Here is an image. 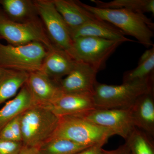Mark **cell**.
I'll return each mask as SVG.
<instances>
[{"label": "cell", "mask_w": 154, "mask_h": 154, "mask_svg": "<svg viewBox=\"0 0 154 154\" xmlns=\"http://www.w3.org/2000/svg\"><path fill=\"white\" fill-rule=\"evenodd\" d=\"M114 135L109 130L99 126L79 116L59 117L52 137L63 138L85 146L106 142Z\"/></svg>", "instance_id": "cell-4"}, {"label": "cell", "mask_w": 154, "mask_h": 154, "mask_svg": "<svg viewBox=\"0 0 154 154\" xmlns=\"http://www.w3.org/2000/svg\"><path fill=\"white\" fill-rule=\"evenodd\" d=\"M0 139L7 141H17L11 128L8 124L4 127L0 131Z\"/></svg>", "instance_id": "cell-27"}, {"label": "cell", "mask_w": 154, "mask_h": 154, "mask_svg": "<svg viewBox=\"0 0 154 154\" xmlns=\"http://www.w3.org/2000/svg\"><path fill=\"white\" fill-rule=\"evenodd\" d=\"M69 30L72 39L90 36L123 42L133 41L125 37V34L118 28L99 19Z\"/></svg>", "instance_id": "cell-14"}, {"label": "cell", "mask_w": 154, "mask_h": 154, "mask_svg": "<svg viewBox=\"0 0 154 154\" xmlns=\"http://www.w3.org/2000/svg\"><path fill=\"white\" fill-rule=\"evenodd\" d=\"M18 154H40L37 147L23 146Z\"/></svg>", "instance_id": "cell-29"}, {"label": "cell", "mask_w": 154, "mask_h": 154, "mask_svg": "<svg viewBox=\"0 0 154 154\" xmlns=\"http://www.w3.org/2000/svg\"><path fill=\"white\" fill-rule=\"evenodd\" d=\"M38 17L52 44L69 54L73 40L69 28L52 0H34Z\"/></svg>", "instance_id": "cell-8"}, {"label": "cell", "mask_w": 154, "mask_h": 154, "mask_svg": "<svg viewBox=\"0 0 154 154\" xmlns=\"http://www.w3.org/2000/svg\"><path fill=\"white\" fill-rule=\"evenodd\" d=\"M69 54L75 60L89 65L98 72L105 68L108 59L123 42L97 37L72 39Z\"/></svg>", "instance_id": "cell-7"}, {"label": "cell", "mask_w": 154, "mask_h": 154, "mask_svg": "<svg viewBox=\"0 0 154 154\" xmlns=\"http://www.w3.org/2000/svg\"><path fill=\"white\" fill-rule=\"evenodd\" d=\"M81 6L97 18L108 22L125 35L136 38L146 48L154 46V24L145 14L124 9H102L86 5L79 1Z\"/></svg>", "instance_id": "cell-1"}, {"label": "cell", "mask_w": 154, "mask_h": 154, "mask_svg": "<svg viewBox=\"0 0 154 154\" xmlns=\"http://www.w3.org/2000/svg\"><path fill=\"white\" fill-rule=\"evenodd\" d=\"M154 77V46L143 53L136 68L123 75V83L146 79Z\"/></svg>", "instance_id": "cell-20"}, {"label": "cell", "mask_w": 154, "mask_h": 154, "mask_svg": "<svg viewBox=\"0 0 154 154\" xmlns=\"http://www.w3.org/2000/svg\"><path fill=\"white\" fill-rule=\"evenodd\" d=\"M58 12L66 22L69 29L81 25L99 18L84 8L79 1L52 0Z\"/></svg>", "instance_id": "cell-16"}, {"label": "cell", "mask_w": 154, "mask_h": 154, "mask_svg": "<svg viewBox=\"0 0 154 154\" xmlns=\"http://www.w3.org/2000/svg\"><path fill=\"white\" fill-rule=\"evenodd\" d=\"M28 76L27 72L0 69V105L16 96Z\"/></svg>", "instance_id": "cell-19"}, {"label": "cell", "mask_w": 154, "mask_h": 154, "mask_svg": "<svg viewBox=\"0 0 154 154\" xmlns=\"http://www.w3.org/2000/svg\"><path fill=\"white\" fill-rule=\"evenodd\" d=\"M26 84L34 105L48 107L63 94L59 82L39 71L29 73Z\"/></svg>", "instance_id": "cell-11"}, {"label": "cell", "mask_w": 154, "mask_h": 154, "mask_svg": "<svg viewBox=\"0 0 154 154\" xmlns=\"http://www.w3.org/2000/svg\"><path fill=\"white\" fill-rule=\"evenodd\" d=\"M99 126L105 128L126 140L135 127L131 108L97 109L79 116Z\"/></svg>", "instance_id": "cell-9"}, {"label": "cell", "mask_w": 154, "mask_h": 154, "mask_svg": "<svg viewBox=\"0 0 154 154\" xmlns=\"http://www.w3.org/2000/svg\"><path fill=\"white\" fill-rule=\"evenodd\" d=\"M20 121L24 146L38 148L53 136L59 117L48 107L33 105L20 115Z\"/></svg>", "instance_id": "cell-3"}, {"label": "cell", "mask_w": 154, "mask_h": 154, "mask_svg": "<svg viewBox=\"0 0 154 154\" xmlns=\"http://www.w3.org/2000/svg\"><path fill=\"white\" fill-rule=\"evenodd\" d=\"M154 77L118 85L97 82L93 94L96 108H131L140 96L154 90Z\"/></svg>", "instance_id": "cell-2"}, {"label": "cell", "mask_w": 154, "mask_h": 154, "mask_svg": "<svg viewBox=\"0 0 154 154\" xmlns=\"http://www.w3.org/2000/svg\"><path fill=\"white\" fill-rule=\"evenodd\" d=\"M33 103L29 88L25 84L16 96L0 109V131L12 119L33 106Z\"/></svg>", "instance_id": "cell-17"}, {"label": "cell", "mask_w": 154, "mask_h": 154, "mask_svg": "<svg viewBox=\"0 0 154 154\" xmlns=\"http://www.w3.org/2000/svg\"><path fill=\"white\" fill-rule=\"evenodd\" d=\"M48 108L59 117L85 115L96 109L93 94L63 93Z\"/></svg>", "instance_id": "cell-12"}, {"label": "cell", "mask_w": 154, "mask_h": 154, "mask_svg": "<svg viewBox=\"0 0 154 154\" xmlns=\"http://www.w3.org/2000/svg\"><path fill=\"white\" fill-rule=\"evenodd\" d=\"M102 142L88 146L76 154H102L103 146L107 143Z\"/></svg>", "instance_id": "cell-26"}, {"label": "cell", "mask_w": 154, "mask_h": 154, "mask_svg": "<svg viewBox=\"0 0 154 154\" xmlns=\"http://www.w3.org/2000/svg\"><path fill=\"white\" fill-rule=\"evenodd\" d=\"M102 154H130L129 151L125 144L113 150H105L103 149Z\"/></svg>", "instance_id": "cell-28"}, {"label": "cell", "mask_w": 154, "mask_h": 154, "mask_svg": "<svg viewBox=\"0 0 154 154\" xmlns=\"http://www.w3.org/2000/svg\"><path fill=\"white\" fill-rule=\"evenodd\" d=\"M125 140L130 154H154L152 137L137 128H134Z\"/></svg>", "instance_id": "cell-23"}, {"label": "cell", "mask_w": 154, "mask_h": 154, "mask_svg": "<svg viewBox=\"0 0 154 154\" xmlns=\"http://www.w3.org/2000/svg\"><path fill=\"white\" fill-rule=\"evenodd\" d=\"M88 147L66 139L51 137L38 148L40 154H76Z\"/></svg>", "instance_id": "cell-22"}, {"label": "cell", "mask_w": 154, "mask_h": 154, "mask_svg": "<svg viewBox=\"0 0 154 154\" xmlns=\"http://www.w3.org/2000/svg\"><path fill=\"white\" fill-rule=\"evenodd\" d=\"M23 146L22 142L0 139V154H18Z\"/></svg>", "instance_id": "cell-24"}, {"label": "cell", "mask_w": 154, "mask_h": 154, "mask_svg": "<svg viewBox=\"0 0 154 154\" xmlns=\"http://www.w3.org/2000/svg\"><path fill=\"white\" fill-rule=\"evenodd\" d=\"M14 134L16 140L22 142V131L20 124V115L12 119L8 124Z\"/></svg>", "instance_id": "cell-25"}, {"label": "cell", "mask_w": 154, "mask_h": 154, "mask_svg": "<svg viewBox=\"0 0 154 154\" xmlns=\"http://www.w3.org/2000/svg\"><path fill=\"white\" fill-rule=\"evenodd\" d=\"M15 46L37 42L48 50L54 47L48 36L40 18L25 22H14L0 12V39Z\"/></svg>", "instance_id": "cell-6"}, {"label": "cell", "mask_w": 154, "mask_h": 154, "mask_svg": "<svg viewBox=\"0 0 154 154\" xmlns=\"http://www.w3.org/2000/svg\"><path fill=\"white\" fill-rule=\"evenodd\" d=\"M98 71L89 65L76 61L66 76L60 81L63 94H94Z\"/></svg>", "instance_id": "cell-10"}, {"label": "cell", "mask_w": 154, "mask_h": 154, "mask_svg": "<svg viewBox=\"0 0 154 154\" xmlns=\"http://www.w3.org/2000/svg\"><path fill=\"white\" fill-rule=\"evenodd\" d=\"M3 13L10 20L25 22L39 18L34 0H0Z\"/></svg>", "instance_id": "cell-18"}, {"label": "cell", "mask_w": 154, "mask_h": 154, "mask_svg": "<svg viewBox=\"0 0 154 154\" xmlns=\"http://www.w3.org/2000/svg\"><path fill=\"white\" fill-rule=\"evenodd\" d=\"M135 127L154 137V90L140 96L131 108Z\"/></svg>", "instance_id": "cell-15"}, {"label": "cell", "mask_w": 154, "mask_h": 154, "mask_svg": "<svg viewBox=\"0 0 154 154\" xmlns=\"http://www.w3.org/2000/svg\"><path fill=\"white\" fill-rule=\"evenodd\" d=\"M76 62L68 53L54 46L48 51L39 71L59 82L70 72Z\"/></svg>", "instance_id": "cell-13"}, {"label": "cell", "mask_w": 154, "mask_h": 154, "mask_svg": "<svg viewBox=\"0 0 154 154\" xmlns=\"http://www.w3.org/2000/svg\"><path fill=\"white\" fill-rule=\"evenodd\" d=\"M48 51L45 46L39 42L19 46L0 42V69L29 73L38 71Z\"/></svg>", "instance_id": "cell-5"}, {"label": "cell", "mask_w": 154, "mask_h": 154, "mask_svg": "<svg viewBox=\"0 0 154 154\" xmlns=\"http://www.w3.org/2000/svg\"><path fill=\"white\" fill-rule=\"evenodd\" d=\"M95 7L102 9H124L144 14H154V0H114L104 2L99 0H91Z\"/></svg>", "instance_id": "cell-21"}]
</instances>
